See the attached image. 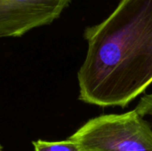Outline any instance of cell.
I'll list each match as a JSON object with an SVG mask.
<instances>
[{
    "instance_id": "cell-1",
    "label": "cell",
    "mask_w": 152,
    "mask_h": 151,
    "mask_svg": "<svg viewBox=\"0 0 152 151\" xmlns=\"http://www.w3.org/2000/svg\"><path fill=\"white\" fill-rule=\"evenodd\" d=\"M87 52L77 79L79 100L126 107L152 83V0H120L84 32Z\"/></svg>"
},
{
    "instance_id": "cell-2",
    "label": "cell",
    "mask_w": 152,
    "mask_h": 151,
    "mask_svg": "<svg viewBox=\"0 0 152 151\" xmlns=\"http://www.w3.org/2000/svg\"><path fill=\"white\" fill-rule=\"evenodd\" d=\"M69 140L81 151H152V129L134 109L87 121Z\"/></svg>"
},
{
    "instance_id": "cell-3",
    "label": "cell",
    "mask_w": 152,
    "mask_h": 151,
    "mask_svg": "<svg viewBox=\"0 0 152 151\" xmlns=\"http://www.w3.org/2000/svg\"><path fill=\"white\" fill-rule=\"evenodd\" d=\"M71 0H0V37H19L49 25Z\"/></svg>"
},
{
    "instance_id": "cell-4",
    "label": "cell",
    "mask_w": 152,
    "mask_h": 151,
    "mask_svg": "<svg viewBox=\"0 0 152 151\" xmlns=\"http://www.w3.org/2000/svg\"><path fill=\"white\" fill-rule=\"evenodd\" d=\"M35 151H81L78 146L70 140L63 142H33Z\"/></svg>"
},
{
    "instance_id": "cell-5",
    "label": "cell",
    "mask_w": 152,
    "mask_h": 151,
    "mask_svg": "<svg viewBox=\"0 0 152 151\" xmlns=\"http://www.w3.org/2000/svg\"><path fill=\"white\" fill-rule=\"evenodd\" d=\"M134 110L143 118L145 117L152 118V93L142 97Z\"/></svg>"
}]
</instances>
